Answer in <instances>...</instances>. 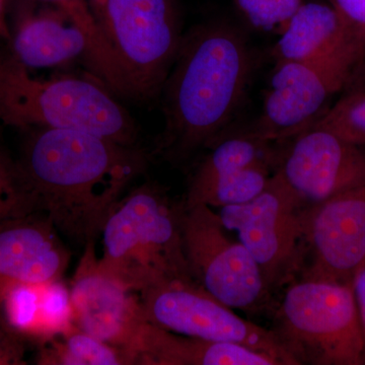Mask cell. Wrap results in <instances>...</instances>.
<instances>
[{"label":"cell","mask_w":365,"mask_h":365,"mask_svg":"<svg viewBox=\"0 0 365 365\" xmlns=\"http://www.w3.org/2000/svg\"><path fill=\"white\" fill-rule=\"evenodd\" d=\"M42 365H134L130 355L72 326L40 344Z\"/></svg>","instance_id":"ac0fdd59"},{"label":"cell","mask_w":365,"mask_h":365,"mask_svg":"<svg viewBox=\"0 0 365 365\" xmlns=\"http://www.w3.org/2000/svg\"><path fill=\"white\" fill-rule=\"evenodd\" d=\"M237 13L250 26L259 31L281 29L307 0H232Z\"/></svg>","instance_id":"7402d4cb"},{"label":"cell","mask_w":365,"mask_h":365,"mask_svg":"<svg viewBox=\"0 0 365 365\" xmlns=\"http://www.w3.org/2000/svg\"><path fill=\"white\" fill-rule=\"evenodd\" d=\"M313 125L349 143L365 145V91L347 93Z\"/></svg>","instance_id":"ffe728a7"},{"label":"cell","mask_w":365,"mask_h":365,"mask_svg":"<svg viewBox=\"0 0 365 365\" xmlns=\"http://www.w3.org/2000/svg\"><path fill=\"white\" fill-rule=\"evenodd\" d=\"M185 257L192 278L232 309L249 314L272 311L275 300L246 247L227 234L218 213L207 205L184 207Z\"/></svg>","instance_id":"ba28073f"},{"label":"cell","mask_w":365,"mask_h":365,"mask_svg":"<svg viewBox=\"0 0 365 365\" xmlns=\"http://www.w3.org/2000/svg\"><path fill=\"white\" fill-rule=\"evenodd\" d=\"M9 51L28 69L51 68L83 57L88 58L90 41L63 11L25 9L11 31Z\"/></svg>","instance_id":"9a60e30c"},{"label":"cell","mask_w":365,"mask_h":365,"mask_svg":"<svg viewBox=\"0 0 365 365\" xmlns=\"http://www.w3.org/2000/svg\"><path fill=\"white\" fill-rule=\"evenodd\" d=\"M282 290L271 330L297 365L365 364L353 284L295 278Z\"/></svg>","instance_id":"8992f818"},{"label":"cell","mask_w":365,"mask_h":365,"mask_svg":"<svg viewBox=\"0 0 365 365\" xmlns=\"http://www.w3.org/2000/svg\"><path fill=\"white\" fill-rule=\"evenodd\" d=\"M26 341L0 319V365L25 364Z\"/></svg>","instance_id":"d4e9b609"},{"label":"cell","mask_w":365,"mask_h":365,"mask_svg":"<svg viewBox=\"0 0 365 365\" xmlns=\"http://www.w3.org/2000/svg\"><path fill=\"white\" fill-rule=\"evenodd\" d=\"M7 0H0V38L7 41L11 40V29L7 26L6 19V6Z\"/></svg>","instance_id":"4316f807"},{"label":"cell","mask_w":365,"mask_h":365,"mask_svg":"<svg viewBox=\"0 0 365 365\" xmlns=\"http://www.w3.org/2000/svg\"><path fill=\"white\" fill-rule=\"evenodd\" d=\"M182 200H173L162 185H139L105 222L98 268L138 294L168 281L194 280L182 245Z\"/></svg>","instance_id":"3957f363"},{"label":"cell","mask_w":365,"mask_h":365,"mask_svg":"<svg viewBox=\"0 0 365 365\" xmlns=\"http://www.w3.org/2000/svg\"><path fill=\"white\" fill-rule=\"evenodd\" d=\"M71 258L58 230L44 213L6 220L0 225V304L7 292L19 285L61 280Z\"/></svg>","instance_id":"5bb4252c"},{"label":"cell","mask_w":365,"mask_h":365,"mask_svg":"<svg viewBox=\"0 0 365 365\" xmlns=\"http://www.w3.org/2000/svg\"><path fill=\"white\" fill-rule=\"evenodd\" d=\"M355 300H356L357 309L361 324L362 333H364V346H365V265L355 278L354 285Z\"/></svg>","instance_id":"484cf974"},{"label":"cell","mask_w":365,"mask_h":365,"mask_svg":"<svg viewBox=\"0 0 365 365\" xmlns=\"http://www.w3.org/2000/svg\"><path fill=\"white\" fill-rule=\"evenodd\" d=\"M95 247L91 242L83 249L69 289L74 326L132 357L146 322L140 299L100 270Z\"/></svg>","instance_id":"4fadbf2b"},{"label":"cell","mask_w":365,"mask_h":365,"mask_svg":"<svg viewBox=\"0 0 365 365\" xmlns=\"http://www.w3.org/2000/svg\"><path fill=\"white\" fill-rule=\"evenodd\" d=\"M365 265V182L304 209L297 278L354 285Z\"/></svg>","instance_id":"8fae6325"},{"label":"cell","mask_w":365,"mask_h":365,"mask_svg":"<svg viewBox=\"0 0 365 365\" xmlns=\"http://www.w3.org/2000/svg\"><path fill=\"white\" fill-rule=\"evenodd\" d=\"M274 173L311 207L365 182V145L313 125L275 143Z\"/></svg>","instance_id":"7c38bea8"},{"label":"cell","mask_w":365,"mask_h":365,"mask_svg":"<svg viewBox=\"0 0 365 365\" xmlns=\"http://www.w3.org/2000/svg\"><path fill=\"white\" fill-rule=\"evenodd\" d=\"M16 160L34 208L76 246L96 242L151 155L74 129L32 128Z\"/></svg>","instance_id":"6da1fadb"},{"label":"cell","mask_w":365,"mask_h":365,"mask_svg":"<svg viewBox=\"0 0 365 365\" xmlns=\"http://www.w3.org/2000/svg\"><path fill=\"white\" fill-rule=\"evenodd\" d=\"M352 35L365 38V0H327Z\"/></svg>","instance_id":"cb8c5ba5"},{"label":"cell","mask_w":365,"mask_h":365,"mask_svg":"<svg viewBox=\"0 0 365 365\" xmlns=\"http://www.w3.org/2000/svg\"><path fill=\"white\" fill-rule=\"evenodd\" d=\"M304 204L274 173L266 188L246 203L220 208L227 230L237 232L260 268L271 294L297 277L302 256Z\"/></svg>","instance_id":"9c48e42d"},{"label":"cell","mask_w":365,"mask_h":365,"mask_svg":"<svg viewBox=\"0 0 365 365\" xmlns=\"http://www.w3.org/2000/svg\"><path fill=\"white\" fill-rule=\"evenodd\" d=\"M36 212L18 165L0 150V225L16 216Z\"/></svg>","instance_id":"603a6c76"},{"label":"cell","mask_w":365,"mask_h":365,"mask_svg":"<svg viewBox=\"0 0 365 365\" xmlns=\"http://www.w3.org/2000/svg\"><path fill=\"white\" fill-rule=\"evenodd\" d=\"M364 58L365 39H356L319 58L276 62L260 116L239 131L279 143L306 130L352 81Z\"/></svg>","instance_id":"52a82bcc"},{"label":"cell","mask_w":365,"mask_h":365,"mask_svg":"<svg viewBox=\"0 0 365 365\" xmlns=\"http://www.w3.org/2000/svg\"><path fill=\"white\" fill-rule=\"evenodd\" d=\"M0 122L24 131L74 129L140 146L135 121L105 86L72 76L33 78L9 49L0 51Z\"/></svg>","instance_id":"277c9868"},{"label":"cell","mask_w":365,"mask_h":365,"mask_svg":"<svg viewBox=\"0 0 365 365\" xmlns=\"http://www.w3.org/2000/svg\"><path fill=\"white\" fill-rule=\"evenodd\" d=\"M42 285H19L11 288L0 304V318L9 330L26 341L42 344Z\"/></svg>","instance_id":"d6986e66"},{"label":"cell","mask_w":365,"mask_h":365,"mask_svg":"<svg viewBox=\"0 0 365 365\" xmlns=\"http://www.w3.org/2000/svg\"><path fill=\"white\" fill-rule=\"evenodd\" d=\"M144 318L170 332L237 343L271 355L281 365H297L272 330L242 319L195 281L174 280L140 292Z\"/></svg>","instance_id":"30bf717a"},{"label":"cell","mask_w":365,"mask_h":365,"mask_svg":"<svg viewBox=\"0 0 365 365\" xmlns=\"http://www.w3.org/2000/svg\"><path fill=\"white\" fill-rule=\"evenodd\" d=\"M115 95L150 102L160 91L182 35L176 0H88Z\"/></svg>","instance_id":"5b68a950"},{"label":"cell","mask_w":365,"mask_h":365,"mask_svg":"<svg viewBox=\"0 0 365 365\" xmlns=\"http://www.w3.org/2000/svg\"><path fill=\"white\" fill-rule=\"evenodd\" d=\"M278 34L279 39L271 51L275 63L319 58L353 40L365 39L352 35L328 2L309 0Z\"/></svg>","instance_id":"e0dca14e"},{"label":"cell","mask_w":365,"mask_h":365,"mask_svg":"<svg viewBox=\"0 0 365 365\" xmlns=\"http://www.w3.org/2000/svg\"><path fill=\"white\" fill-rule=\"evenodd\" d=\"M66 14L76 26L86 34L90 41V53L86 60L88 71L100 83L108 78L107 61L101 43L97 26L88 6V0H44Z\"/></svg>","instance_id":"44dd1931"},{"label":"cell","mask_w":365,"mask_h":365,"mask_svg":"<svg viewBox=\"0 0 365 365\" xmlns=\"http://www.w3.org/2000/svg\"><path fill=\"white\" fill-rule=\"evenodd\" d=\"M255 52L241 28L208 21L182 35L160 91L165 126L151 155L189 170L234 119L255 69Z\"/></svg>","instance_id":"7a4b0ae2"},{"label":"cell","mask_w":365,"mask_h":365,"mask_svg":"<svg viewBox=\"0 0 365 365\" xmlns=\"http://www.w3.org/2000/svg\"><path fill=\"white\" fill-rule=\"evenodd\" d=\"M131 355L135 365H281L271 355L247 346L180 335L148 321Z\"/></svg>","instance_id":"2e32d148"}]
</instances>
